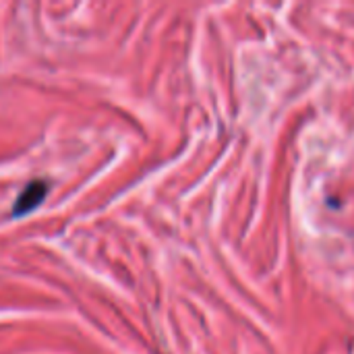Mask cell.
<instances>
[{
    "mask_svg": "<svg viewBox=\"0 0 354 354\" xmlns=\"http://www.w3.org/2000/svg\"><path fill=\"white\" fill-rule=\"evenodd\" d=\"M46 193H48V183L46 180H31L23 189V193L19 195V199H17V203L12 207V216H25L31 209H35L44 201Z\"/></svg>",
    "mask_w": 354,
    "mask_h": 354,
    "instance_id": "obj_1",
    "label": "cell"
}]
</instances>
